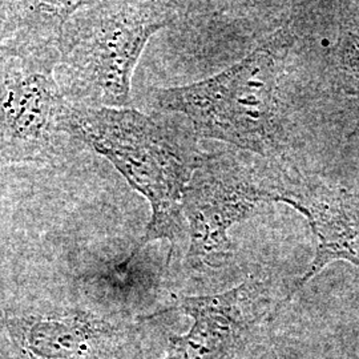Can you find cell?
<instances>
[{
    "label": "cell",
    "instance_id": "5",
    "mask_svg": "<svg viewBox=\"0 0 359 359\" xmlns=\"http://www.w3.org/2000/svg\"><path fill=\"white\" fill-rule=\"evenodd\" d=\"M233 152L203 154L182 198L191 268H221L233 255L229 231L269 203L264 168Z\"/></svg>",
    "mask_w": 359,
    "mask_h": 359
},
{
    "label": "cell",
    "instance_id": "10",
    "mask_svg": "<svg viewBox=\"0 0 359 359\" xmlns=\"http://www.w3.org/2000/svg\"><path fill=\"white\" fill-rule=\"evenodd\" d=\"M358 95H359V90H358Z\"/></svg>",
    "mask_w": 359,
    "mask_h": 359
},
{
    "label": "cell",
    "instance_id": "4",
    "mask_svg": "<svg viewBox=\"0 0 359 359\" xmlns=\"http://www.w3.org/2000/svg\"><path fill=\"white\" fill-rule=\"evenodd\" d=\"M59 38L27 39L0 50V158L7 163H53L72 139V105L56 79Z\"/></svg>",
    "mask_w": 359,
    "mask_h": 359
},
{
    "label": "cell",
    "instance_id": "1",
    "mask_svg": "<svg viewBox=\"0 0 359 359\" xmlns=\"http://www.w3.org/2000/svg\"><path fill=\"white\" fill-rule=\"evenodd\" d=\"M69 135L107 158L151 206L145 233L117 270L127 269L144 246L168 240L173 249L188 234L182 198L204 154L196 144L130 108L72 107Z\"/></svg>",
    "mask_w": 359,
    "mask_h": 359
},
{
    "label": "cell",
    "instance_id": "7",
    "mask_svg": "<svg viewBox=\"0 0 359 359\" xmlns=\"http://www.w3.org/2000/svg\"><path fill=\"white\" fill-rule=\"evenodd\" d=\"M269 281L257 277L217 294L180 295L173 308L192 320L169 339L163 359H243L259 325L270 317Z\"/></svg>",
    "mask_w": 359,
    "mask_h": 359
},
{
    "label": "cell",
    "instance_id": "8",
    "mask_svg": "<svg viewBox=\"0 0 359 359\" xmlns=\"http://www.w3.org/2000/svg\"><path fill=\"white\" fill-rule=\"evenodd\" d=\"M81 1H0V50L34 38H59Z\"/></svg>",
    "mask_w": 359,
    "mask_h": 359
},
{
    "label": "cell",
    "instance_id": "2",
    "mask_svg": "<svg viewBox=\"0 0 359 359\" xmlns=\"http://www.w3.org/2000/svg\"><path fill=\"white\" fill-rule=\"evenodd\" d=\"M293 40L283 28L217 75L154 90L152 104L158 111L185 116L197 137L228 142L274 161L286 140L280 83Z\"/></svg>",
    "mask_w": 359,
    "mask_h": 359
},
{
    "label": "cell",
    "instance_id": "9",
    "mask_svg": "<svg viewBox=\"0 0 359 359\" xmlns=\"http://www.w3.org/2000/svg\"><path fill=\"white\" fill-rule=\"evenodd\" d=\"M105 323L86 316H76L63 321L32 323L26 333V348L35 359H72L81 357L88 344L107 332Z\"/></svg>",
    "mask_w": 359,
    "mask_h": 359
},
{
    "label": "cell",
    "instance_id": "3",
    "mask_svg": "<svg viewBox=\"0 0 359 359\" xmlns=\"http://www.w3.org/2000/svg\"><path fill=\"white\" fill-rule=\"evenodd\" d=\"M175 1H81L57 41L56 79L80 108H128L132 76L149 39L179 19Z\"/></svg>",
    "mask_w": 359,
    "mask_h": 359
},
{
    "label": "cell",
    "instance_id": "6",
    "mask_svg": "<svg viewBox=\"0 0 359 359\" xmlns=\"http://www.w3.org/2000/svg\"><path fill=\"white\" fill-rule=\"evenodd\" d=\"M269 203L290 205L308 219L317 241L306 273L277 306L273 320L329 264L346 261L359 266V194L334 187L318 176L271 163L264 167Z\"/></svg>",
    "mask_w": 359,
    "mask_h": 359
}]
</instances>
